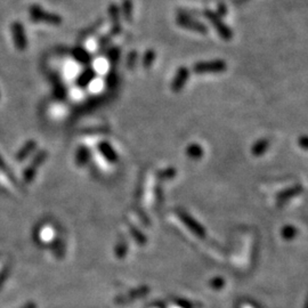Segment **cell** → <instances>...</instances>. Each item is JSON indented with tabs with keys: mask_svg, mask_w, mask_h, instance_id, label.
Instances as JSON below:
<instances>
[{
	"mask_svg": "<svg viewBox=\"0 0 308 308\" xmlns=\"http://www.w3.org/2000/svg\"><path fill=\"white\" fill-rule=\"evenodd\" d=\"M30 19L34 22H43L50 25H60L62 23V17L54 13H48L38 5H32L29 9Z\"/></svg>",
	"mask_w": 308,
	"mask_h": 308,
	"instance_id": "6da1fadb",
	"label": "cell"
},
{
	"mask_svg": "<svg viewBox=\"0 0 308 308\" xmlns=\"http://www.w3.org/2000/svg\"><path fill=\"white\" fill-rule=\"evenodd\" d=\"M204 16L210 21V23L214 25L215 29L217 30L218 34L222 38V39H225V40L232 39L233 31L229 29V27L226 25L224 22H222L221 17L219 16L217 13L212 12V10H205Z\"/></svg>",
	"mask_w": 308,
	"mask_h": 308,
	"instance_id": "7a4b0ae2",
	"label": "cell"
},
{
	"mask_svg": "<svg viewBox=\"0 0 308 308\" xmlns=\"http://www.w3.org/2000/svg\"><path fill=\"white\" fill-rule=\"evenodd\" d=\"M176 22L179 26L184 27V29L194 31V32L202 34H205L208 32V27L205 24L198 22V21L192 19L191 16L185 15V14H178L176 17Z\"/></svg>",
	"mask_w": 308,
	"mask_h": 308,
	"instance_id": "3957f363",
	"label": "cell"
},
{
	"mask_svg": "<svg viewBox=\"0 0 308 308\" xmlns=\"http://www.w3.org/2000/svg\"><path fill=\"white\" fill-rule=\"evenodd\" d=\"M226 70V63L222 61L198 62L193 66L195 73H219Z\"/></svg>",
	"mask_w": 308,
	"mask_h": 308,
	"instance_id": "277c9868",
	"label": "cell"
},
{
	"mask_svg": "<svg viewBox=\"0 0 308 308\" xmlns=\"http://www.w3.org/2000/svg\"><path fill=\"white\" fill-rule=\"evenodd\" d=\"M10 31H12V36L14 44L17 49L24 50L27 46V39L25 34V29L20 22H14L10 26Z\"/></svg>",
	"mask_w": 308,
	"mask_h": 308,
	"instance_id": "5b68a950",
	"label": "cell"
},
{
	"mask_svg": "<svg viewBox=\"0 0 308 308\" xmlns=\"http://www.w3.org/2000/svg\"><path fill=\"white\" fill-rule=\"evenodd\" d=\"M46 156H47V153L44 152V151H43V152H40L36 157H34L32 163H31V166L27 168V169L25 170V173H24V179H25L26 183H29V181L33 179L34 175H36L37 168L44 162V159H46Z\"/></svg>",
	"mask_w": 308,
	"mask_h": 308,
	"instance_id": "8992f818",
	"label": "cell"
},
{
	"mask_svg": "<svg viewBox=\"0 0 308 308\" xmlns=\"http://www.w3.org/2000/svg\"><path fill=\"white\" fill-rule=\"evenodd\" d=\"M180 218H181V220L185 222V225H186L187 227L194 233V234L200 236V238H204L205 233H204L203 227H202L201 225H198V222L195 221L190 215L185 214V212H180Z\"/></svg>",
	"mask_w": 308,
	"mask_h": 308,
	"instance_id": "52a82bcc",
	"label": "cell"
},
{
	"mask_svg": "<svg viewBox=\"0 0 308 308\" xmlns=\"http://www.w3.org/2000/svg\"><path fill=\"white\" fill-rule=\"evenodd\" d=\"M188 75H190V72L186 67H180L179 70L177 71L176 75H175L174 81H173V90L174 91H179L183 89L184 85L186 84V81L188 80Z\"/></svg>",
	"mask_w": 308,
	"mask_h": 308,
	"instance_id": "ba28073f",
	"label": "cell"
},
{
	"mask_svg": "<svg viewBox=\"0 0 308 308\" xmlns=\"http://www.w3.org/2000/svg\"><path fill=\"white\" fill-rule=\"evenodd\" d=\"M99 151H101V153L104 155L106 160L110 161V162H115L116 159H118L115 152L108 143H102L101 145H99Z\"/></svg>",
	"mask_w": 308,
	"mask_h": 308,
	"instance_id": "9c48e42d",
	"label": "cell"
},
{
	"mask_svg": "<svg viewBox=\"0 0 308 308\" xmlns=\"http://www.w3.org/2000/svg\"><path fill=\"white\" fill-rule=\"evenodd\" d=\"M34 149H36V142H34V140H30V142L26 143V145L20 151L19 155H17V159H19V161L24 160L26 156H29L30 154L33 152Z\"/></svg>",
	"mask_w": 308,
	"mask_h": 308,
	"instance_id": "30bf717a",
	"label": "cell"
},
{
	"mask_svg": "<svg viewBox=\"0 0 308 308\" xmlns=\"http://www.w3.org/2000/svg\"><path fill=\"white\" fill-rule=\"evenodd\" d=\"M132 12H133V7H132V2L130 0H125L122 3V13H123V17L130 22L132 19Z\"/></svg>",
	"mask_w": 308,
	"mask_h": 308,
	"instance_id": "8fae6325",
	"label": "cell"
},
{
	"mask_svg": "<svg viewBox=\"0 0 308 308\" xmlns=\"http://www.w3.org/2000/svg\"><path fill=\"white\" fill-rule=\"evenodd\" d=\"M54 238V229L51 226H44L40 231V239L44 242H49Z\"/></svg>",
	"mask_w": 308,
	"mask_h": 308,
	"instance_id": "7c38bea8",
	"label": "cell"
},
{
	"mask_svg": "<svg viewBox=\"0 0 308 308\" xmlns=\"http://www.w3.org/2000/svg\"><path fill=\"white\" fill-rule=\"evenodd\" d=\"M267 147H268V142H267L266 139L259 140V142L253 146L252 153L255 154V155H262V154L266 151Z\"/></svg>",
	"mask_w": 308,
	"mask_h": 308,
	"instance_id": "4fadbf2b",
	"label": "cell"
},
{
	"mask_svg": "<svg viewBox=\"0 0 308 308\" xmlns=\"http://www.w3.org/2000/svg\"><path fill=\"white\" fill-rule=\"evenodd\" d=\"M75 159H77V163L79 166H84V164L88 161V151L84 149V147H81V149L77 152Z\"/></svg>",
	"mask_w": 308,
	"mask_h": 308,
	"instance_id": "5bb4252c",
	"label": "cell"
},
{
	"mask_svg": "<svg viewBox=\"0 0 308 308\" xmlns=\"http://www.w3.org/2000/svg\"><path fill=\"white\" fill-rule=\"evenodd\" d=\"M154 60H155V53H154L153 50H147L145 55H144V58H143V65L144 67H150L151 65L153 64Z\"/></svg>",
	"mask_w": 308,
	"mask_h": 308,
	"instance_id": "9a60e30c",
	"label": "cell"
},
{
	"mask_svg": "<svg viewBox=\"0 0 308 308\" xmlns=\"http://www.w3.org/2000/svg\"><path fill=\"white\" fill-rule=\"evenodd\" d=\"M187 154L188 156L193 157V159H198L202 155V149L198 145H191L187 149Z\"/></svg>",
	"mask_w": 308,
	"mask_h": 308,
	"instance_id": "2e32d148",
	"label": "cell"
},
{
	"mask_svg": "<svg viewBox=\"0 0 308 308\" xmlns=\"http://www.w3.org/2000/svg\"><path fill=\"white\" fill-rule=\"evenodd\" d=\"M109 13H110V16H111V19L113 20V22H114L116 25H118V23H119V8L114 5V3H112V5L110 6Z\"/></svg>",
	"mask_w": 308,
	"mask_h": 308,
	"instance_id": "e0dca14e",
	"label": "cell"
},
{
	"mask_svg": "<svg viewBox=\"0 0 308 308\" xmlns=\"http://www.w3.org/2000/svg\"><path fill=\"white\" fill-rule=\"evenodd\" d=\"M303 191V188H301L300 186H298V187H296V188H292V190H289V191H286L284 192L283 194H281V201H284V200H286L287 198H290V195H294V194H298V193H300V192Z\"/></svg>",
	"mask_w": 308,
	"mask_h": 308,
	"instance_id": "ac0fdd59",
	"label": "cell"
},
{
	"mask_svg": "<svg viewBox=\"0 0 308 308\" xmlns=\"http://www.w3.org/2000/svg\"><path fill=\"white\" fill-rule=\"evenodd\" d=\"M282 234L286 239H292L293 236L296 235V229H294L292 226H287V227L283 229Z\"/></svg>",
	"mask_w": 308,
	"mask_h": 308,
	"instance_id": "d6986e66",
	"label": "cell"
},
{
	"mask_svg": "<svg viewBox=\"0 0 308 308\" xmlns=\"http://www.w3.org/2000/svg\"><path fill=\"white\" fill-rule=\"evenodd\" d=\"M90 80H91V73L90 72H86V73L82 74L80 79H79V85L85 86V85H87Z\"/></svg>",
	"mask_w": 308,
	"mask_h": 308,
	"instance_id": "ffe728a7",
	"label": "cell"
},
{
	"mask_svg": "<svg viewBox=\"0 0 308 308\" xmlns=\"http://www.w3.org/2000/svg\"><path fill=\"white\" fill-rule=\"evenodd\" d=\"M132 232L133 233V236H135V238H136V240H137V241H138V243H139V244H145V241H146V239H145V238H144V236H143L142 234H140V233H139V232H137L135 228H132Z\"/></svg>",
	"mask_w": 308,
	"mask_h": 308,
	"instance_id": "44dd1931",
	"label": "cell"
},
{
	"mask_svg": "<svg viewBox=\"0 0 308 308\" xmlns=\"http://www.w3.org/2000/svg\"><path fill=\"white\" fill-rule=\"evenodd\" d=\"M116 251L120 252L119 256H125V253L127 251V248H126V244L125 243H119V245L116 246Z\"/></svg>",
	"mask_w": 308,
	"mask_h": 308,
	"instance_id": "7402d4cb",
	"label": "cell"
},
{
	"mask_svg": "<svg viewBox=\"0 0 308 308\" xmlns=\"http://www.w3.org/2000/svg\"><path fill=\"white\" fill-rule=\"evenodd\" d=\"M135 61H136V53H132L129 56V66H130V64H132V65H133Z\"/></svg>",
	"mask_w": 308,
	"mask_h": 308,
	"instance_id": "603a6c76",
	"label": "cell"
}]
</instances>
